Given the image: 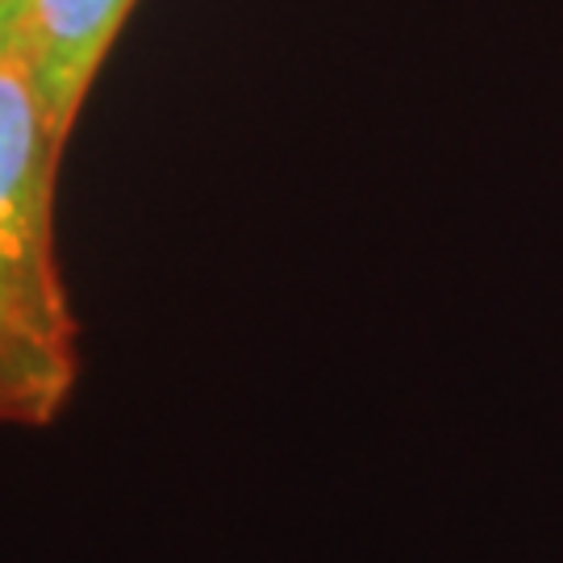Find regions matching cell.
I'll return each mask as SVG.
<instances>
[{"label": "cell", "instance_id": "2", "mask_svg": "<svg viewBox=\"0 0 563 563\" xmlns=\"http://www.w3.org/2000/svg\"><path fill=\"white\" fill-rule=\"evenodd\" d=\"M130 9L134 0H34L30 4L21 55L34 67L63 134H71Z\"/></svg>", "mask_w": 563, "mask_h": 563}, {"label": "cell", "instance_id": "1", "mask_svg": "<svg viewBox=\"0 0 563 563\" xmlns=\"http://www.w3.org/2000/svg\"><path fill=\"white\" fill-rule=\"evenodd\" d=\"M63 142L30 59H0V426H51L80 380L55 251Z\"/></svg>", "mask_w": 563, "mask_h": 563}, {"label": "cell", "instance_id": "3", "mask_svg": "<svg viewBox=\"0 0 563 563\" xmlns=\"http://www.w3.org/2000/svg\"><path fill=\"white\" fill-rule=\"evenodd\" d=\"M34 0H0V59H18L25 51V25H30ZM25 59V55H21Z\"/></svg>", "mask_w": 563, "mask_h": 563}]
</instances>
